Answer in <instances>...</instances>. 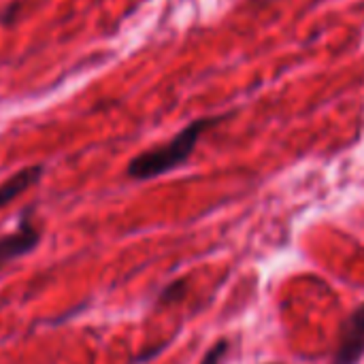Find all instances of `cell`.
<instances>
[{
	"mask_svg": "<svg viewBox=\"0 0 364 364\" xmlns=\"http://www.w3.org/2000/svg\"><path fill=\"white\" fill-rule=\"evenodd\" d=\"M228 350H230L228 341H224V339L218 341V343L205 354V358L200 360V364H224V358H226Z\"/></svg>",
	"mask_w": 364,
	"mask_h": 364,
	"instance_id": "6",
	"label": "cell"
},
{
	"mask_svg": "<svg viewBox=\"0 0 364 364\" xmlns=\"http://www.w3.org/2000/svg\"><path fill=\"white\" fill-rule=\"evenodd\" d=\"M269 364H282V363H269Z\"/></svg>",
	"mask_w": 364,
	"mask_h": 364,
	"instance_id": "7",
	"label": "cell"
},
{
	"mask_svg": "<svg viewBox=\"0 0 364 364\" xmlns=\"http://www.w3.org/2000/svg\"><path fill=\"white\" fill-rule=\"evenodd\" d=\"M38 241H41V228L34 222V213L32 209H23L17 220V230L0 237V271L6 264L28 256L38 245Z\"/></svg>",
	"mask_w": 364,
	"mask_h": 364,
	"instance_id": "2",
	"label": "cell"
},
{
	"mask_svg": "<svg viewBox=\"0 0 364 364\" xmlns=\"http://www.w3.org/2000/svg\"><path fill=\"white\" fill-rule=\"evenodd\" d=\"M188 292V282L186 279H175L171 282L160 294H158V305L160 307H166V305H173L177 301H181Z\"/></svg>",
	"mask_w": 364,
	"mask_h": 364,
	"instance_id": "5",
	"label": "cell"
},
{
	"mask_svg": "<svg viewBox=\"0 0 364 364\" xmlns=\"http://www.w3.org/2000/svg\"><path fill=\"white\" fill-rule=\"evenodd\" d=\"M364 358V303L358 305L343 324L339 346L331 364H360Z\"/></svg>",
	"mask_w": 364,
	"mask_h": 364,
	"instance_id": "3",
	"label": "cell"
},
{
	"mask_svg": "<svg viewBox=\"0 0 364 364\" xmlns=\"http://www.w3.org/2000/svg\"><path fill=\"white\" fill-rule=\"evenodd\" d=\"M41 177H43L41 164H32V166H26V168L13 173L6 181L0 183V209H4L9 203H13L17 196H21L28 188L38 183Z\"/></svg>",
	"mask_w": 364,
	"mask_h": 364,
	"instance_id": "4",
	"label": "cell"
},
{
	"mask_svg": "<svg viewBox=\"0 0 364 364\" xmlns=\"http://www.w3.org/2000/svg\"><path fill=\"white\" fill-rule=\"evenodd\" d=\"M224 119H226V115H211V117H200V119L190 122L164 145L151 147V149L134 156L126 166V175L136 181H147V179L162 177V175L183 166L190 160V156L194 154L200 136L209 128L218 126Z\"/></svg>",
	"mask_w": 364,
	"mask_h": 364,
	"instance_id": "1",
	"label": "cell"
}]
</instances>
